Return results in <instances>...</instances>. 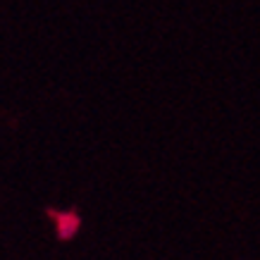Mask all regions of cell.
<instances>
[{"mask_svg":"<svg viewBox=\"0 0 260 260\" xmlns=\"http://www.w3.org/2000/svg\"><path fill=\"white\" fill-rule=\"evenodd\" d=\"M53 224H55V234L62 241H70L79 234L81 217L74 210H62V213H53Z\"/></svg>","mask_w":260,"mask_h":260,"instance_id":"obj_1","label":"cell"}]
</instances>
